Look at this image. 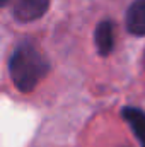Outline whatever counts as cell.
Listing matches in <instances>:
<instances>
[{
  "label": "cell",
  "instance_id": "6da1fadb",
  "mask_svg": "<svg viewBox=\"0 0 145 147\" xmlns=\"http://www.w3.org/2000/svg\"><path fill=\"white\" fill-rule=\"evenodd\" d=\"M51 63L43 50L31 39L19 41L9 57V75L21 92L34 91L38 84L50 74Z\"/></svg>",
  "mask_w": 145,
  "mask_h": 147
},
{
  "label": "cell",
  "instance_id": "7a4b0ae2",
  "mask_svg": "<svg viewBox=\"0 0 145 147\" xmlns=\"http://www.w3.org/2000/svg\"><path fill=\"white\" fill-rule=\"evenodd\" d=\"M51 0H2L3 7H10V14L19 22H34L41 19L48 9Z\"/></svg>",
  "mask_w": 145,
  "mask_h": 147
},
{
  "label": "cell",
  "instance_id": "3957f363",
  "mask_svg": "<svg viewBox=\"0 0 145 147\" xmlns=\"http://www.w3.org/2000/svg\"><path fill=\"white\" fill-rule=\"evenodd\" d=\"M114 22L111 19H103L94 29V45L101 57H108L114 50Z\"/></svg>",
  "mask_w": 145,
  "mask_h": 147
},
{
  "label": "cell",
  "instance_id": "277c9868",
  "mask_svg": "<svg viewBox=\"0 0 145 147\" xmlns=\"http://www.w3.org/2000/svg\"><path fill=\"white\" fill-rule=\"evenodd\" d=\"M126 31L132 36H145V0H133L125 16Z\"/></svg>",
  "mask_w": 145,
  "mask_h": 147
},
{
  "label": "cell",
  "instance_id": "5b68a950",
  "mask_svg": "<svg viewBox=\"0 0 145 147\" xmlns=\"http://www.w3.org/2000/svg\"><path fill=\"white\" fill-rule=\"evenodd\" d=\"M121 118L130 125L140 147H145V111L135 106H125L121 108Z\"/></svg>",
  "mask_w": 145,
  "mask_h": 147
},
{
  "label": "cell",
  "instance_id": "8992f818",
  "mask_svg": "<svg viewBox=\"0 0 145 147\" xmlns=\"http://www.w3.org/2000/svg\"><path fill=\"white\" fill-rule=\"evenodd\" d=\"M144 62H145V57H144Z\"/></svg>",
  "mask_w": 145,
  "mask_h": 147
}]
</instances>
